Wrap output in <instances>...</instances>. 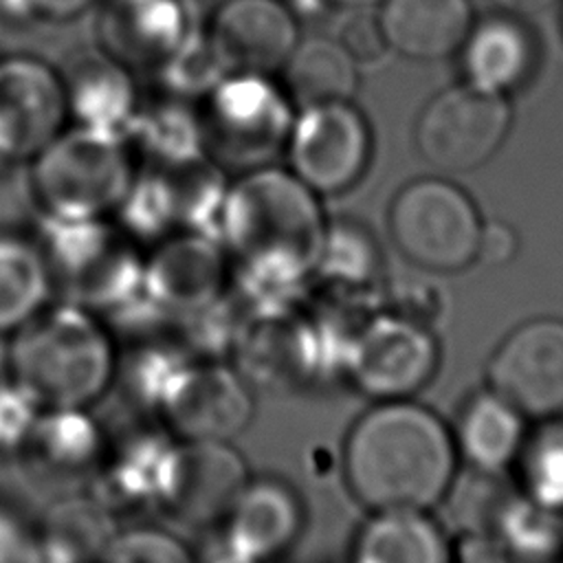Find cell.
Masks as SVG:
<instances>
[{"mask_svg": "<svg viewBox=\"0 0 563 563\" xmlns=\"http://www.w3.org/2000/svg\"><path fill=\"white\" fill-rule=\"evenodd\" d=\"M200 29L189 0H101L99 51L125 68L156 73Z\"/></svg>", "mask_w": 563, "mask_h": 563, "instance_id": "cell-16", "label": "cell"}, {"mask_svg": "<svg viewBox=\"0 0 563 563\" xmlns=\"http://www.w3.org/2000/svg\"><path fill=\"white\" fill-rule=\"evenodd\" d=\"M68 119L75 125L123 134L141 97L134 73L103 51L84 53L62 73Z\"/></svg>", "mask_w": 563, "mask_h": 563, "instance_id": "cell-21", "label": "cell"}, {"mask_svg": "<svg viewBox=\"0 0 563 563\" xmlns=\"http://www.w3.org/2000/svg\"><path fill=\"white\" fill-rule=\"evenodd\" d=\"M517 249V235L506 222H488L482 224L475 262H482L486 266H501L515 257Z\"/></svg>", "mask_w": 563, "mask_h": 563, "instance_id": "cell-37", "label": "cell"}, {"mask_svg": "<svg viewBox=\"0 0 563 563\" xmlns=\"http://www.w3.org/2000/svg\"><path fill=\"white\" fill-rule=\"evenodd\" d=\"M9 378L42 409L90 407L119 376V352L106 319L62 299L11 334Z\"/></svg>", "mask_w": 563, "mask_h": 563, "instance_id": "cell-3", "label": "cell"}, {"mask_svg": "<svg viewBox=\"0 0 563 563\" xmlns=\"http://www.w3.org/2000/svg\"><path fill=\"white\" fill-rule=\"evenodd\" d=\"M369 128L350 101H325L295 114L286 143L290 172L317 196L350 189L369 161Z\"/></svg>", "mask_w": 563, "mask_h": 563, "instance_id": "cell-11", "label": "cell"}, {"mask_svg": "<svg viewBox=\"0 0 563 563\" xmlns=\"http://www.w3.org/2000/svg\"><path fill=\"white\" fill-rule=\"evenodd\" d=\"M68 119L62 73L33 55L0 59V165L31 161Z\"/></svg>", "mask_w": 563, "mask_h": 563, "instance_id": "cell-14", "label": "cell"}, {"mask_svg": "<svg viewBox=\"0 0 563 563\" xmlns=\"http://www.w3.org/2000/svg\"><path fill=\"white\" fill-rule=\"evenodd\" d=\"M224 75L227 70L202 26L169 57L163 68L156 70L163 92L187 101H198Z\"/></svg>", "mask_w": 563, "mask_h": 563, "instance_id": "cell-33", "label": "cell"}, {"mask_svg": "<svg viewBox=\"0 0 563 563\" xmlns=\"http://www.w3.org/2000/svg\"><path fill=\"white\" fill-rule=\"evenodd\" d=\"M220 526V545L255 563L288 552L303 530V504L279 477H249Z\"/></svg>", "mask_w": 563, "mask_h": 563, "instance_id": "cell-18", "label": "cell"}, {"mask_svg": "<svg viewBox=\"0 0 563 563\" xmlns=\"http://www.w3.org/2000/svg\"><path fill=\"white\" fill-rule=\"evenodd\" d=\"M455 460L446 424L407 398L378 400L352 424L343 444L345 482L374 512L435 506L451 486Z\"/></svg>", "mask_w": 563, "mask_h": 563, "instance_id": "cell-2", "label": "cell"}, {"mask_svg": "<svg viewBox=\"0 0 563 563\" xmlns=\"http://www.w3.org/2000/svg\"><path fill=\"white\" fill-rule=\"evenodd\" d=\"M543 422L526 433L517 455L523 495L563 512V416L541 418Z\"/></svg>", "mask_w": 563, "mask_h": 563, "instance_id": "cell-31", "label": "cell"}, {"mask_svg": "<svg viewBox=\"0 0 563 563\" xmlns=\"http://www.w3.org/2000/svg\"><path fill=\"white\" fill-rule=\"evenodd\" d=\"M123 136L143 165H169L207 154L198 108L169 92L154 101L141 99Z\"/></svg>", "mask_w": 563, "mask_h": 563, "instance_id": "cell-25", "label": "cell"}, {"mask_svg": "<svg viewBox=\"0 0 563 563\" xmlns=\"http://www.w3.org/2000/svg\"><path fill=\"white\" fill-rule=\"evenodd\" d=\"M33 528L13 510L0 508V563H26Z\"/></svg>", "mask_w": 563, "mask_h": 563, "instance_id": "cell-38", "label": "cell"}, {"mask_svg": "<svg viewBox=\"0 0 563 563\" xmlns=\"http://www.w3.org/2000/svg\"><path fill=\"white\" fill-rule=\"evenodd\" d=\"M231 260L211 233L176 231L143 260V299L167 321L187 319L229 290Z\"/></svg>", "mask_w": 563, "mask_h": 563, "instance_id": "cell-12", "label": "cell"}, {"mask_svg": "<svg viewBox=\"0 0 563 563\" xmlns=\"http://www.w3.org/2000/svg\"><path fill=\"white\" fill-rule=\"evenodd\" d=\"M202 29L227 73L275 75L299 42L284 0H222Z\"/></svg>", "mask_w": 563, "mask_h": 563, "instance_id": "cell-17", "label": "cell"}, {"mask_svg": "<svg viewBox=\"0 0 563 563\" xmlns=\"http://www.w3.org/2000/svg\"><path fill=\"white\" fill-rule=\"evenodd\" d=\"M534 59L528 31L512 18L495 15L479 22L464 40L468 84L504 95L519 86Z\"/></svg>", "mask_w": 563, "mask_h": 563, "instance_id": "cell-26", "label": "cell"}, {"mask_svg": "<svg viewBox=\"0 0 563 563\" xmlns=\"http://www.w3.org/2000/svg\"><path fill=\"white\" fill-rule=\"evenodd\" d=\"M493 532L508 563H554L563 556V512L528 495L510 497L497 510Z\"/></svg>", "mask_w": 563, "mask_h": 563, "instance_id": "cell-29", "label": "cell"}, {"mask_svg": "<svg viewBox=\"0 0 563 563\" xmlns=\"http://www.w3.org/2000/svg\"><path fill=\"white\" fill-rule=\"evenodd\" d=\"M504 2L517 9H539V7H545L550 0H504Z\"/></svg>", "mask_w": 563, "mask_h": 563, "instance_id": "cell-40", "label": "cell"}, {"mask_svg": "<svg viewBox=\"0 0 563 563\" xmlns=\"http://www.w3.org/2000/svg\"><path fill=\"white\" fill-rule=\"evenodd\" d=\"M508 128L510 106L504 95L464 84L427 103L416 125V143L429 165L464 174L495 154Z\"/></svg>", "mask_w": 563, "mask_h": 563, "instance_id": "cell-9", "label": "cell"}, {"mask_svg": "<svg viewBox=\"0 0 563 563\" xmlns=\"http://www.w3.org/2000/svg\"><path fill=\"white\" fill-rule=\"evenodd\" d=\"M176 440L231 442L255 416L246 376L220 358L189 356L154 409Z\"/></svg>", "mask_w": 563, "mask_h": 563, "instance_id": "cell-8", "label": "cell"}, {"mask_svg": "<svg viewBox=\"0 0 563 563\" xmlns=\"http://www.w3.org/2000/svg\"><path fill=\"white\" fill-rule=\"evenodd\" d=\"M249 477L246 460L231 442L176 440L156 510L187 528L218 526Z\"/></svg>", "mask_w": 563, "mask_h": 563, "instance_id": "cell-13", "label": "cell"}, {"mask_svg": "<svg viewBox=\"0 0 563 563\" xmlns=\"http://www.w3.org/2000/svg\"><path fill=\"white\" fill-rule=\"evenodd\" d=\"M378 273V249L372 235L352 222H328L325 238L312 271L325 284L361 288Z\"/></svg>", "mask_w": 563, "mask_h": 563, "instance_id": "cell-32", "label": "cell"}, {"mask_svg": "<svg viewBox=\"0 0 563 563\" xmlns=\"http://www.w3.org/2000/svg\"><path fill=\"white\" fill-rule=\"evenodd\" d=\"M282 86L299 108L325 101H350L358 86L354 57L330 37L299 40L279 68Z\"/></svg>", "mask_w": 563, "mask_h": 563, "instance_id": "cell-27", "label": "cell"}, {"mask_svg": "<svg viewBox=\"0 0 563 563\" xmlns=\"http://www.w3.org/2000/svg\"><path fill=\"white\" fill-rule=\"evenodd\" d=\"M328 2H334V4H341V7H347V9H363V7H372L380 0H328Z\"/></svg>", "mask_w": 563, "mask_h": 563, "instance_id": "cell-41", "label": "cell"}, {"mask_svg": "<svg viewBox=\"0 0 563 563\" xmlns=\"http://www.w3.org/2000/svg\"><path fill=\"white\" fill-rule=\"evenodd\" d=\"M523 413L493 389L475 394L455 427V449L482 473H499L515 464L526 438Z\"/></svg>", "mask_w": 563, "mask_h": 563, "instance_id": "cell-24", "label": "cell"}, {"mask_svg": "<svg viewBox=\"0 0 563 563\" xmlns=\"http://www.w3.org/2000/svg\"><path fill=\"white\" fill-rule=\"evenodd\" d=\"M35 15L44 20H70L97 7L101 0H29Z\"/></svg>", "mask_w": 563, "mask_h": 563, "instance_id": "cell-39", "label": "cell"}, {"mask_svg": "<svg viewBox=\"0 0 563 563\" xmlns=\"http://www.w3.org/2000/svg\"><path fill=\"white\" fill-rule=\"evenodd\" d=\"M336 42L354 57V62H376L387 48L380 18L372 15L367 7L352 9L345 15Z\"/></svg>", "mask_w": 563, "mask_h": 563, "instance_id": "cell-36", "label": "cell"}, {"mask_svg": "<svg viewBox=\"0 0 563 563\" xmlns=\"http://www.w3.org/2000/svg\"><path fill=\"white\" fill-rule=\"evenodd\" d=\"M438 343L411 317L378 314L352 332L345 374L376 400L409 398L435 372Z\"/></svg>", "mask_w": 563, "mask_h": 563, "instance_id": "cell-10", "label": "cell"}, {"mask_svg": "<svg viewBox=\"0 0 563 563\" xmlns=\"http://www.w3.org/2000/svg\"><path fill=\"white\" fill-rule=\"evenodd\" d=\"M295 114L284 86L262 73H227L198 99L205 152L222 169L271 165L286 150Z\"/></svg>", "mask_w": 563, "mask_h": 563, "instance_id": "cell-6", "label": "cell"}, {"mask_svg": "<svg viewBox=\"0 0 563 563\" xmlns=\"http://www.w3.org/2000/svg\"><path fill=\"white\" fill-rule=\"evenodd\" d=\"M488 389L523 416L563 411V319L537 317L517 325L488 361Z\"/></svg>", "mask_w": 563, "mask_h": 563, "instance_id": "cell-15", "label": "cell"}, {"mask_svg": "<svg viewBox=\"0 0 563 563\" xmlns=\"http://www.w3.org/2000/svg\"><path fill=\"white\" fill-rule=\"evenodd\" d=\"M319 196L290 169L262 165L229 183L216 235L255 310L292 308L325 238Z\"/></svg>", "mask_w": 563, "mask_h": 563, "instance_id": "cell-1", "label": "cell"}, {"mask_svg": "<svg viewBox=\"0 0 563 563\" xmlns=\"http://www.w3.org/2000/svg\"><path fill=\"white\" fill-rule=\"evenodd\" d=\"M42 530L66 545L81 563H101V556L117 534L114 515L95 497H66L55 504Z\"/></svg>", "mask_w": 563, "mask_h": 563, "instance_id": "cell-30", "label": "cell"}, {"mask_svg": "<svg viewBox=\"0 0 563 563\" xmlns=\"http://www.w3.org/2000/svg\"><path fill=\"white\" fill-rule=\"evenodd\" d=\"M101 563H200L189 545L172 530L134 526L117 530Z\"/></svg>", "mask_w": 563, "mask_h": 563, "instance_id": "cell-34", "label": "cell"}, {"mask_svg": "<svg viewBox=\"0 0 563 563\" xmlns=\"http://www.w3.org/2000/svg\"><path fill=\"white\" fill-rule=\"evenodd\" d=\"M42 407L9 376L0 380V455H20Z\"/></svg>", "mask_w": 563, "mask_h": 563, "instance_id": "cell-35", "label": "cell"}, {"mask_svg": "<svg viewBox=\"0 0 563 563\" xmlns=\"http://www.w3.org/2000/svg\"><path fill=\"white\" fill-rule=\"evenodd\" d=\"M176 438L163 429H141L110 442L92 475L95 497L112 512L156 508L163 473Z\"/></svg>", "mask_w": 563, "mask_h": 563, "instance_id": "cell-20", "label": "cell"}, {"mask_svg": "<svg viewBox=\"0 0 563 563\" xmlns=\"http://www.w3.org/2000/svg\"><path fill=\"white\" fill-rule=\"evenodd\" d=\"M29 163L33 198L53 218L114 216L136 174L123 134L81 125L62 130Z\"/></svg>", "mask_w": 563, "mask_h": 563, "instance_id": "cell-4", "label": "cell"}, {"mask_svg": "<svg viewBox=\"0 0 563 563\" xmlns=\"http://www.w3.org/2000/svg\"><path fill=\"white\" fill-rule=\"evenodd\" d=\"M48 262L53 286L92 312H121L141 297L143 257L108 218L42 216L35 240Z\"/></svg>", "mask_w": 563, "mask_h": 563, "instance_id": "cell-5", "label": "cell"}, {"mask_svg": "<svg viewBox=\"0 0 563 563\" xmlns=\"http://www.w3.org/2000/svg\"><path fill=\"white\" fill-rule=\"evenodd\" d=\"M378 18L387 46L411 59H442L471 31L468 0H385Z\"/></svg>", "mask_w": 563, "mask_h": 563, "instance_id": "cell-22", "label": "cell"}, {"mask_svg": "<svg viewBox=\"0 0 563 563\" xmlns=\"http://www.w3.org/2000/svg\"><path fill=\"white\" fill-rule=\"evenodd\" d=\"M352 563H451V552L427 510H378L358 530Z\"/></svg>", "mask_w": 563, "mask_h": 563, "instance_id": "cell-23", "label": "cell"}, {"mask_svg": "<svg viewBox=\"0 0 563 563\" xmlns=\"http://www.w3.org/2000/svg\"><path fill=\"white\" fill-rule=\"evenodd\" d=\"M55 292L48 262L37 242L18 233H0V334H13Z\"/></svg>", "mask_w": 563, "mask_h": 563, "instance_id": "cell-28", "label": "cell"}, {"mask_svg": "<svg viewBox=\"0 0 563 563\" xmlns=\"http://www.w3.org/2000/svg\"><path fill=\"white\" fill-rule=\"evenodd\" d=\"M108 438L88 407L42 409L20 453L29 468L46 482L73 486L92 479Z\"/></svg>", "mask_w": 563, "mask_h": 563, "instance_id": "cell-19", "label": "cell"}, {"mask_svg": "<svg viewBox=\"0 0 563 563\" xmlns=\"http://www.w3.org/2000/svg\"><path fill=\"white\" fill-rule=\"evenodd\" d=\"M482 231L473 200L453 183L420 178L402 187L389 207V233L413 264L451 273L475 262Z\"/></svg>", "mask_w": 563, "mask_h": 563, "instance_id": "cell-7", "label": "cell"}]
</instances>
